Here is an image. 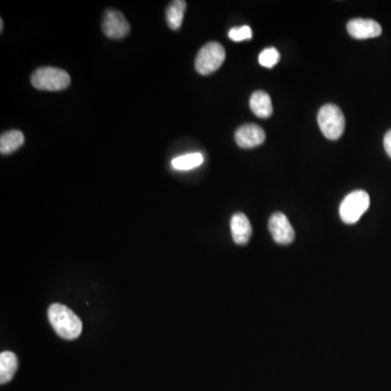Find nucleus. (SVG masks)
<instances>
[{"mask_svg": "<svg viewBox=\"0 0 391 391\" xmlns=\"http://www.w3.org/2000/svg\"><path fill=\"white\" fill-rule=\"evenodd\" d=\"M203 163V156L199 152L181 156L172 160V167L177 171H190Z\"/></svg>", "mask_w": 391, "mask_h": 391, "instance_id": "obj_15", "label": "nucleus"}, {"mask_svg": "<svg viewBox=\"0 0 391 391\" xmlns=\"http://www.w3.org/2000/svg\"><path fill=\"white\" fill-rule=\"evenodd\" d=\"M225 49L219 42H212L203 46L198 53L194 67L201 75H209L221 67L225 60Z\"/></svg>", "mask_w": 391, "mask_h": 391, "instance_id": "obj_5", "label": "nucleus"}, {"mask_svg": "<svg viewBox=\"0 0 391 391\" xmlns=\"http://www.w3.org/2000/svg\"><path fill=\"white\" fill-rule=\"evenodd\" d=\"M347 31L356 40L377 38L383 32L379 23L369 19H353L347 25Z\"/></svg>", "mask_w": 391, "mask_h": 391, "instance_id": "obj_9", "label": "nucleus"}, {"mask_svg": "<svg viewBox=\"0 0 391 391\" xmlns=\"http://www.w3.org/2000/svg\"><path fill=\"white\" fill-rule=\"evenodd\" d=\"M3 19H1V20H0V31L3 32Z\"/></svg>", "mask_w": 391, "mask_h": 391, "instance_id": "obj_19", "label": "nucleus"}, {"mask_svg": "<svg viewBox=\"0 0 391 391\" xmlns=\"http://www.w3.org/2000/svg\"><path fill=\"white\" fill-rule=\"evenodd\" d=\"M250 108L252 113L262 119L269 117L273 113V105L269 94L262 90L254 92L250 98Z\"/></svg>", "mask_w": 391, "mask_h": 391, "instance_id": "obj_11", "label": "nucleus"}, {"mask_svg": "<svg viewBox=\"0 0 391 391\" xmlns=\"http://www.w3.org/2000/svg\"><path fill=\"white\" fill-rule=\"evenodd\" d=\"M185 10L186 1L184 0H176L171 3L167 9V22L169 28L177 31L182 26Z\"/></svg>", "mask_w": 391, "mask_h": 391, "instance_id": "obj_14", "label": "nucleus"}, {"mask_svg": "<svg viewBox=\"0 0 391 391\" xmlns=\"http://www.w3.org/2000/svg\"><path fill=\"white\" fill-rule=\"evenodd\" d=\"M384 147L387 153H388L389 157L391 158V130L388 131V132L386 133V135H385Z\"/></svg>", "mask_w": 391, "mask_h": 391, "instance_id": "obj_18", "label": "nucleus"}, {"mask_svg": "<svg viewBox=\"0 0 391 391\" xmlns=\"http://www.w3.org/2000/svg\"><path fill=\"white\" fill-rule=\"evenodd\" d=\"M369 196L364 190H356L348 194L339 208V215L342 222L354 224L369 208Z\"/></svg>", "mask_w": 391, "mask_h": 391, "instance_id": "obj_4", "label": "nucleus"}, {"mask_svg": "<svg viewBox=\"0 0 391 391\" xmlns=\"http://www.w3.org/2000/svg\"><path fill=\"white\" fill-rule=\"evenodd\" d=\"M24 144V135L20 131L13 130L3 133L0 138L1 155H10Z\"/></svg>", "mask_w": 391, "mask_h": 391, "instance_id": "obj_13", "label": "nucleus"}, {"mask_svg": "<svg viewBox=\"0 0 391 391\" xmlns=\"http://www.w3.org/2000/svg\"><path fill=\"white\" fill-rule=\"evenodd\" d=\"M269 229L275 242L279 244H292L294 240V227L286 215L276 212L269 219Z\"/></svg>", "mask_w": 391, "mask_h": 391, "instance_id": "obj_6", "label": "nucleus"}, {"mask_svg": "<svg viewBox=\"0 0 391 391\" xmlns=\"http://www.w3.org/2000/svg\"><path fill=\"white\" fill-rule=\"evenodd\" d=\"M228 36L234 42H242V40H251L252 31L250 26L244 25L242 28H234L229 31Z\"/></svg>", "mask_w": 391, "mask_h": 391, "instance_id": "obj_17", "label": "nucleus"}, {"mask_svg": "<svg viewBox=\"0 0 391 391\" xmlns=\"http://www.w3.org/2000/svg\"><path fill=\"white\" fill-rule=\"evenodd\" d=\"M265 132L261 126L256 124H244L235 133V140L240 148H254L263 144Z\"/></svg>", "mask_w": 391, "mask_h": 391, "instance_id": "obj_8", "label": "nucleus"}, {"mask_svg": "<svg viewBox=\"0 0 391 391\" xmlns=\"http://www.w3.org/2000/svg\"><path fill=\"white\" fill-rule=\"evenodd\" d=\"M18 358L13 352L3 351L0 353V383L7 384L15 376L18 369Z\"/></svg>", "mask_w": 391, "mask_h": 391, "instance_id": "obj_12", "label": "nucleus"}, {"mask_svg": "<svg viewBox=\"0 0 391 391\" xmlns=\"http://www.w3.org/2000/svg\"><path fill=\"white\" fill-rule=\"evenodd\" d=\"M31 83L38 90L57 92L65 90L70 85L71 78L70 75L61 69L46 67H40L33 73Z\"/></svg>", "mask_w": 391, "mask_h": 391, "instance_id": "obj_3", "label": "nucleus"}, {"mask_svg": "<svg viewBox=\"0 0 391 391\" xmlns=\"http://www.w3.org/2000/svg\"><path fill=\"white\" fill-rule=\"evenodd\" d=\"M103 31L108 38L121 40L130 33L131 26L120 11L108 10L103 21Z\"/></svg>", "mask_w": 391, "mask_h": 391, "instance_id": "obj_7", "label": "nucleus"}, {"mask_svg": "<svg viewBox=\"0 0 391 391\" xmlns=\"http://www.w3.org/2000/svg\"><path fill=\"white\" fill-rule=\"evenodd\" d=\"M48 319L58 336L67 340L78 338L83 331L80 317L67 306L53 303L48 309Z\"/></svg>", "mask_w": 391, "mask_h": 391, "instance_id": "obj_1", "label": "nucleus"}, {"mask_svg": "<svg viewBox=\"0 0 391 391\" xmlns=\"http://www.w3.org/2000/svg\"><path fill=\"white\" fill-rule=\"evenodd\" d=\"M231 231L234 242L237 244H247L252 235V227L248 219L244 213L238 212L235 213L231 219Z\"/></svg>", "mask_w": 391, "mask_h": 391, "instance_id": "obj_10", "label": "nucleus"}, {"mask_svg": "<svg viewBox=\"0 0 391 391\" xmlns=\"http://www.w3.org/2000/svg\"><path fill=\"white\" fill-rule=\"evenodd\" d=\"M317 123L325 138L331 140L342 138L346 126L344 113L340 108L333 103H327L319 109Z\"/></svg>", "mask_w": 391, "mask_h": 391, "instance_id": "obj_2", "label": "nucleus"}, {"mask_svg": "<svg viewBox=\"0 0 391 391\" xmlns=\"http://www.w3.org/2000/svg\"><path fill=\"white\" fill-rule=\"evenodd\" d=\"M279 59H281V55L275 48H267V49L263 50L259 56L260 65L262 67H269V69L277 65Z\"/></svg>", "mask_w": 391, "mask_h": 391, "instance_id": "obj_16", "label": "nucleus"}]
</instances>
